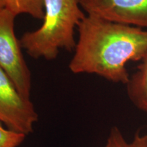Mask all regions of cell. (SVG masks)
<instances>
[{
  "mask_svg": "<svg viewBox=\"0 0 147 147\" xmlns=\"http://www.w3.org/2000/svg\"><path fill=\"white\" fill-rule=\"evenodd\" d=\"M69 64L74 74H94L127 84L129 61H141L147 52V30L86 15Z\"/></svg>",
  "mask_w": 147,
  "mask_h": 147,
  "instance_id": "6da1fadb",
  "label": "cell"
},
{
  "mask_svg": "<svg viewBox=\"0 0 147 147\" xmlns=\"http://www.w3.org/2000/svg\"><path fill=\"white\" fill-rule=\"evenodd\" d=\"M45 17L40 28L25 33L21 47L34 59L53 60L61 50L74 51V29L87 14L78 0H44Z\"/></svg>",
  "mask_w": 147,
  "mask_h": 147,
  "instance_id": "7a4b0ae2",
  "label": "cell"
},
{
  "mask_svg": "<svg viewBox=\"0 0 147 147\" xmlns=\"http://www.w3.org/2000/svg\"><path fill=\"white\" fill-rule=\"evenodd\" d=\"M16 16L0 9V67L8 74L19 93L30 100L32 75L14 32Z\"/></svg>",
  "mask_w": 147,
  "mask_h": 147,
  "instance_id": "3957f363",
  "label": "cell"
},
{
  "mask_svg": "<svg viewBox=\"0 0 147 147\" xmlns=\"http://www.w3.org/2000/svg\"><path fill=\"white\" fill-rule=\"evenodd\" d=\"M38 119L31 100L19 93L8 74L0 67V121L9 129L27 136L33 131Z\"/></svg>",
  "mask_w": 147,
  "mask_h": 147,
  "instance_id": "277c9868",
  "label": "cell"
},
{
  "mask_svg": "<svg viewBox=\"0 0 147 147\" xmlns=\"http://www.w3.org/2000/svg\"><path fill=\"white\" fill-rule=\"evenodd\" d=\"M78 2L87 15L147 29V0H78Z\"/></svg>",
  "mask_w": 147,
  "mask_h": 147,
  "instance_id": "5b68a950",
  "label": "cell"
},
{
  "mask_svg": "<svg viewBox=\"0 0 147 147\" xmlns=\"http://www.w3.org/2000/svg\"><path fill=\"white\" fill-rule=\"evenodd\" d=\"M129 99L138 109L147 114V52L126 84Z\"/></svg>",
  "mask_w": 147,
  "mask_h": 147,
  "instance_id": "8992f818",
  "label": "cell"
},
{
  "mask_svg": "<svg viewBox=\"0 0 147 147\" xmlns=\"http://www.w3.org/2000/svg\"><path fill=\"white\" fill-rule=\"evenodd\" d=\"M4 8L16 16L26 14L39 20L45 17L44 0H3Z\"/></svg>",
  "mask_w": 147,
  "mask_h": 147,
  "instance_id": "52a82bcc",
  "label": "cell"
},
{
  "mask_svg": "<svg viewBox=\"0 0 147 147\" xmlns=\"http://www.w3.org/2000/svg\"><path fill=\"white\" fill-rule=\"evenodd\" d=\"M103 147H147V134L137 133L131 141H127L120 129L114 127Z\"/></svg>",
  "mask_w": 147,
  "mask_h": 147,
  "instance_id": "ba28073f",
  "label": "cell"
},
{
  "mask_svg": "<svg viewBox=\"0 0 147 147\" xmlns=\"http://www.w3.org/2000/svg\"><path fill=\"white\" fill-rule=\"evenodd\" d=\"M25 136L26 135L22 133L5 129L0 121V147H18Z\"/></svg>",
  "mask_w": 147,
  "mask_h": 147,
  "instance_id": "9c48e42d",
  "label": "cell"
},
{
  "mask_svg": "<svg viewBox=\"0 0 147 147\" xmlns=\"http://www.w3.org/2000/svg\"><path fill=\"white\" fill-rule=\"evenodd\" d=\"M4 8V3H3V0H0V9Z\"/></svg>",
  "mask_w": 147,
  "mask_h": 147,
  "instance_id": "30bf717a",
  "label": "cell"
}]
</instances>
